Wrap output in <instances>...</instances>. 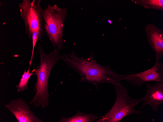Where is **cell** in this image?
<instances>
[{
  "mask_svg": "<svg viewBox=\"0 0 163 122\" xmlns=\"http://www.w3.org/2000/svg\"><path fill=\"white\" fill-rule=\"evenodd\" d=\"M64 55L62 60L67 66L80 76L79 84L83 82L91 83L96 87L97 90L99 85L101 83L123 86L120 81L125 74H117L111 69V65L104 66L99 64L95 60L93 53H91L85 58L78 57L75 51Z\"/></svg>",
  "mask_w": 163,
  "mask_h": 122,
  "instance_id": "obj_1",
  "label": "cell"
},
{
  "mask_svg": "<svg viewBox=\"0 0 163 122\" xmlns=\"http://www.w3.org/2000/svg\"><path fill=\"white\" fill-rule=\"evenodd\" d=\"M68 8H61L49 3L42 8L44 32L54 49L62 51L64 45L63 28Z\"/></svg>",
  "mask_w": 163,
  "mask_h": 122,
  "instance_id": "obj_2",
  "label": "cell"
},
{
  "mask_svg": "<svg viewBox=\"0 0 163 122\" xmlns=\"http://www.w3.org/2000/svg\"><path fill=\"white\" fill-rule=\"evenodd\" d=\"M37 49L40 55V62L37 68L34 67L33 71L37 77L33 89V97L38 100L44 101L49 99L48 83L51 70L59 61L64 57L65 55H61L56 49L46 54L40 45Z\"/></svg>",
  "mask_w": 163,
  "mask_h": 122,
  "instance_id": "obj_3",
  "label": "cell"
},
{
  "mask_svg": "<svg viewBox=\"0 0 163 122\" xmlns=\"http://www.w3.org/2000/svg\"><path fill=\"white\" fill-rule=\"evenodd\" d=\"M114 87L116 96L113 105L107 113L95 122H120L127 116L142 113L135 109L138 99L130 97L126 88L117 85Z\"/></svg>",
  "mask_w": 163,
  "mask_h": 122,
  "instance_id": "obj_4",
  "label": "cell"
},
{
  "mask_svg": "<svg viewBox=\"0 0 163 122\" xmlns=\"http://www.w3.org/2000/svg\"><path fill=\"white\" fill-rule=\"evenodd\" d=\"M41 0H22L18 5L20 8V15L24 25L25 34L30 42L33 33L38 31L39 33L38 40L41 42L44 37L43 20L42 17L41 4Z\"/></svg>",
  "mask_w": 163,
  "mask_h": 122,
  "instance_id": "obj_5",
  "label": "cell"
},
{
  "mask_svg": "<svg viewBox=\"0 0 163 122\" xmlns=\"http://www.w3.org/2000/svg\"><path fill=\"white\" fill-rule=\"evenodd\" d=\"M124 80L134 86L139 87L146 83L155 81L163 82V64L156 62L151 68L143 72L129 75L125 74L120 81Z\"/></svg>",
  "mask_w": 163,
  "mask_h": 122,
  "instance_id": "obj_6",
  "label": "cell"
},
{
  "mask_svg": "<svg viewBox=\"0 0 163 122\" xmlns=\"http://www.w3.org/2000/svg\"><path fill=\"white\" fill-rule=\"evenodd\" d=\"M5 107L14 115L18 122H43L31 111L26 102L21 98L11 101Z\"/></svg>",
  "mask_w": 163,
  "mask_h": 122,
  "instance_id": "obj_7",
  "label": "cell"
},
{
  "mask_svg": "<svg viewBox=\"0 0 163 122\" xmlns=\"http://www.w3.org/2000/svg\"><path fill=\"white\" fill-rule=\"evenodd\" d=\"M147 90L145 95L136 102L137 104L142 101L144 102L141 107L142 108L145 105L150 106L155 112H157L159 106L163 103V82H156L151 85L146 84Z\"/></svg>",
  "mask_w": 163,
  "mask_h": 122,
  "instance_id": "obj_8",
  "label": "cell"
},
{
  "mask_svg": "<svg viewBox=\"0 0 163 122\" xmlns=\"http://www.w3.org/2000/svg\"><path fill=\"white\" fill-rule=\"evenodd\" d=\"M145 30L148 41L155 54L156 62H158L163 55V31L151 23L146 25Z\"/></svg>",
  "mask_w": 163,
  "mask_h": 122,
  "instance_id": "obj_9",
  "label": "cell"
},
{
  "mask_svg": "<svg viewBox=\"0 0 163 122\" xmlns=\"http://www.w3.org/2000/svg\"><path fill=\"white\" fill-rule=\"evenodd\" d=\"M100 118L93 113H84L78 110L76 114L74 116L68 117L61 116L60 122H93Z\"/></svg>",
  "mask_w": 163,
  "mask_h": 122,
  "instance_id": "obj_10",
  "label": "cell"
},
{
  "mask_svg": "<svg viewBox=\"0 0 163 122\" xmlns=\"http://www.w3.org/2000/svg\"><path fill=\"white\" fill-rule=\"evenodd\" d=\"M133 2L143 6L146 9L163 10V0H131Z\"/></svg>",
  "mask_w": 163,
  "mask_h": 122,
  "instance_id": "obj_11",
  "label": "cell"
},
{
  "mask_svg": "<svg viewBox=\"0 0 163 122\" xmlns=\"http://www.w3.org/2000/svg\"><path fill=\"white\" fill-rule=\"evenodd\" d=\"M30 67L29 66L27 71L26 69L25 70L20 82L16 86L18 93L23 92L28 89V81L32 75H34L33 71L30 73Z\"/></svg>",
  "mask_w": 163,
  "mask_h": 122,
  "instance_id": "obj_12",
  "label": "cell"
},
{
  "mask_svg": "<svg viewBox=\"0 0 163 122\" xmlns=\"http://www.w3.org/2000/svg\"><path fill=\"white\" fill-rule=\"evenodd\" d=\"M39 37V33L38 31H35L33 33L32 37V49L31 59L29 62V66H31L32 63L33 58L34 47L36 42L37 40L38 39Z\"/></svg>",
  "mask_w": 163,
  "mask_h": 122,
  "instance_id": "obj_13",
  "label": "cell"
}]
</instances>
